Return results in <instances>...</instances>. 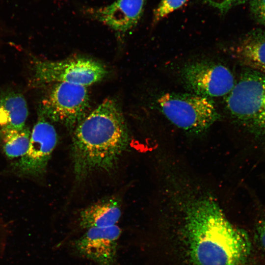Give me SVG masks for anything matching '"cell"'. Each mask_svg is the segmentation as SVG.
<instances>
[{
    "label": "cell",
    "instance_id": "cell-1",
    "mask_svg": "<svg viewBox=\"0 0 265 265\" xmlns=\"http://www.w3.org/2000/svg\"><path fill=\"white\" fill-rule=\"evenodd\" d=\"M161 179L163 202L180 214L195 265H253L251 238L228 220L211 191L180 167Z\"/></svg>",
    "mask_w": 265,
    "mask_h": 265
},
{
    "label": "cell",
    "instance_id": "cell-2",
    "mask_svg": "<svg viewBox=\"0 0 265 265\" xmlns=\"http://www.w3.org/2000/svg\"><path fill=\"white\" fill-rule=\"evenodd\" d=\"M130 140L118 105L106 99L74 130L71 150L76 179L80 181L95 172L113 170Z\"/></svg>",
    "mask_w": 265,
    "mask_h": 265
},
{
    "label": "cell",
    "instance_id": "cell-3",
    "mask_svg": "<svg viewBox=\"0 0 265 265\" xmlns=\"http://www.w3.org/2000/svg\"><path fill=\"white\" fill-rule=\"evenodd\" d=\"M225 97L232 119L254 135L265 138V74L247 69Z\"/></svg>",
    "mask_w": 265,
    "mask_h": 265
},
{
    "label": "cell",
    "instance_id": "cell-4",
    "mask_svg": "<svg viewBox=\"0 0 265 265\" xmlns=\"http://www.w3.org/2000/svg\"><path fill=\"white\" fill-rule=\"evenodd\" d=\"M160 111L174 125L188 135H204L220 118L209 98L191 93H166L157 99Z\"/></svg>",
    "mask_w": 265,
    "mask_h": 265
},
{
    "label": "cell",
    "instance_id": "cell-5",
    "mask_svg": "<svg viewBox=\"0 0 265 265\" xmlns=\"http://www.w3.org/2000/svg\"><path fill=\"white\" fill-rule=\"evenodd\" d=\"M89 98L86 86L67 82L54 83L40 105L39 115L74 131L87 115Z\"/></svg>",
    "mask_w": 265,
    "mask_h": 265
},
{
    "label": "cell",
    "instance_id": "cell-6",
    "mask_svg": "<svg viewBox=\"0 0 265 265\" xmlns=\"http://www.w3.org/2000/svg\"><path fill=\"white\" fill-rule=\"evenodd\" d=\"M35 85L67 82L87 86L102 80L106 71L100 63L86 58L59 61L35 60L33 63Z\"/></svg>",
    "mask_w": 265,
    "mask_h": 265
},
{
    "label": "cell",
    "instance_id": "cell-7",
    "mask_svg": "<svg viewBox=\"0 0 265 265\" xmlns=\"http://www.w3.org/2000/svg\"><path fill=\"white\" fill-rule=\"evenodd\" d=\"M181 79L191 93L209 99L226 96L236 81L226 66L209 61H195L185 65L181 71Z\"/></svg>",
    "mask_w": 265,
    "mask_h": 265
},
{
    "label": "cell",
    "instance_id": "cell-8",
    "mask_svg": "<svg viewBox=\"0 0 265 265\" xmlns=\"http://www.w3.org/2000/svg\"><path fill=\"white\" fill-rule=\"evenodd\" d=\"M57 141L53 126L39 115L31 132L28 148L16 163L18 171L21 174L33 177L44 174Z\"/></svg>",
    "mask_w": 265,
    "mask_h": 265
},
{
    "label": "cell",
    "instance_id": "cell-9",
    "mask_svg": "<svg viewBox=\"0 0 265 265\" xmlns=\"http://www.w3.org/2000/svg\"><path fill=\"white\" fill-rule=\"evenodd\" d=\"M121 233L117 225L90 228L76 241L75 248L99 265H114Z\"/></svg>",
    "mask_w": 265,
    "mask_h": 265
},
{
    "label": "cell",
    "instance_id": "cell-10",
    "mask_svg": "<svg viewBox=\"0 0 265 265\" xmlns=\"http://www.w3.org/2000/svg\"><path fill=\"white\" fill-rule=\"evenodd\" d=\"M146 0H116L102 7L90 8L87 12L92 18L118 32L124 33L137 24Z\"/></svg>",
    "mask_w": 265,
    "mask_h": 265
},
{
    "label": "cell",
    "instance_id": "cell-11",
    "mask_svg": "<svg viewBox=\"0 0 265 265\" xmlns=\"http://www.w3.org/2000/svg\"><path fill=\"white\" fill-rule=\"evenodd\" d=\"M232 53L246 69L265 74V30L249 32L234 46Z\"/></svg>",
    "mask_w": 265,
    "mask_h": 265
},
{
    "label": "cell",
    "instance_id": "cell-12",
    "mask_svg": "<svg viewBox=\"0 0 265 265\" xmlns=\"http://www.w3.org/2000/svg\"><path fill=\"white\" fill-rule=\"evenodd\" d=\"M121 202L117 196L99 200L83 209L79 217L80 226L88 229L116 225L121 215Z\"/></svg>",
    "mask_w": 265,
    "mask_h": 265
},
{
    "label": "cell",
    "instance_id": "cell-13",
    "mask_svg": "<svg viewBox=\"0 0 265 265\" xmlns=\"http://www.w3.org/2000/svg\"><path fill=\"white\" fill-rule=\"evenodd\" d=\"M28 114L26 100L15 92L0 93V129H21L25 127Z\"/></svg>",
    "mask_w": 265,
    "mask_h": 265
},
{
    "label": "cell",
    "instance_id": "cell-14",
    "mask_svg": "<svg viewBox=\"0 0 265 265\" xmlns=\"http://www.w3.org/2000/svg\"><path fill=\"white\" fill-rule=\"evenodd\" d=\"M31 132L25 126L21 129H0V144L5 155L9 159L22 157L26 152Z\"/></svg>",
    "mask_w": 265,
    "mask_h": 265
},
{
    "label": "cell",
    "instance_id": "cell-15",
    "mask_svg": "<svg viewBox=\"0 0 265 265\" xmlns=\"http://www.w3.org/2000/svg\"><path fill=\"white\" fill-rule=\"evenodd\" d=\"M254 249L265 257V216L255 223L251 237Z\"/></svg>",
    "mask_w": 265,
    "mask_h": 265
},
{
    "label": "cell",
    "instance_id": "cell-16",
    "mask_svg": "<svg viewBox=\"0 0 265 265\" xmlns=\"http://www.w3.org/2000/svg\"><path fill=\"white\" fill-rule=\"evenodd\" d=\"M187 0H161L154 11V22H158L174 10L179 8Z\"/></svg>",
    "mask_w": 265,
    "mask_h": 265
},
{
    "label": "cell",
    "instance_id": "cell-17",
    "mask_svg": "<svg viewBox=\"0 0 265 265\" xmlns=\"http://www.w3.org/2000/svg\"><path fill=\"white\" fill-rule=\"evenodd\" d=\"M249 7L255 20L265 26V0H251Z\"/></svg>",
    "mask_w": 265,
    "mask_h": 265
},
{
    "label": "cell",
    "instance_id": "cell-18",
    "mask_svg": "<svg viewBox=\"0 0 265 265\" xmlns=\"http://www.w3.org/2000/svg\"><path fill=\"white\" fill-rule=\"evenodd\" d=\"M248 0H205L209 4L222 13L227 12L234 6L245 3Z\"/></svg>",
    "mask_w": 265,
    "mask_h": 265
}]
</instances>
